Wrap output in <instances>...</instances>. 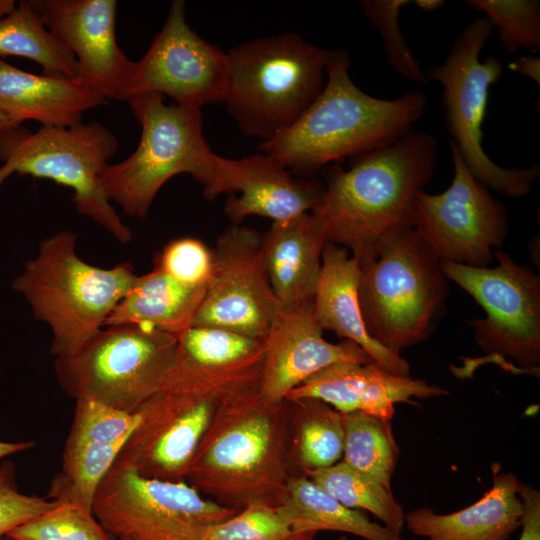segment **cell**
<instances>
[{"mask_svg": "<svg viewBox=\"0 0 540 540\" xmlns=\"http://www.w3.org/2000/svg\"><path fill=\"white\" fill-rule=\"evenodd\" d=\"M438 160L436 139L410 130L386 146L349 158L326 170L325 190L311 213L329 243L345 248L364 264L377 255L389 232L414 227V203L433 178Z\"/></svg>", "mask_w": 540, "mask_h": 540, "instance_id": "obj_1", "label": "cell"}, {"mask_svg": "<svg viewBox=\"0 0 540 540\" xmlns=\"http://www.w3.org/2000/svg\"><path fill=\"white\" fill-rule=\"evenodd\" d=\"M292 439L288 401L266 400L259 386L246 390L217 408L185 481L237 511L254 504L277 508L294 476Z\"/></svg>", "mask_w": 540, "mask_h": 540, "instance_id": "obj_2", "label": "cell"}, {"mask_svg": "<svg viewBox=\"0 0 540 540\" xmlns=\"http://www.w3.org/2000/svg\"><path fill=\"white\" fill-rule=\"evenodd\" d=\"M349 54L330 50L324 88L288 129L259 145L294 175L307 178L328 164L393 143L424 114L421 90L380 99L361 90L349 74Z\"/></svg>", "mask_w": 540, "mask_h": 540, "instance_id": "obj_3", "label": "cell"}, {"mask_svg": "<svg viewBox=\"0 0 540 540\" xmlns=\"http://www.w3.org/2000/svg\"><path fill=\"white\" fill-rule=\"evenodd\" d=\"M77 238L68 230L44 238L11 285L34 317L49 326L55 357L76 353L103 328L138 276L130 262L111 268L87 263L77 254Z\"/></svg>", "mask_w": 540, "mask_h": 540, "instance_id": "obj_4", "label": "cell"}, {"mask_svg": "<svg viewBox=\"0 0 540 540\" xmlns=\"http://www.w3.org/2000/svg\"><path fill=\"white\" fill-rule=\"evenodd\" d=\"M329 54L294 32L231 48L224 103L240 130L266 141L292 126L322 92Z\"/></svg>", "mask_w": 540, "mask_h": 540, "instance_id": "obj_5", "label": "cell"}, {"mask_svg": "<svg viewBox=\"0 0 540 540\" xmlns=\"http://www.w3.org/2000/svg\"><path fill=\"white\" fill-rule=\"evenodd\" d=\"M359 268L358 299L368 334L397 353L425 341L449 286L440 260L415 228L389 232L376 257Z\"/></svg>", "mask_w": 540, "mask_h": 540, "instance_id": "obj_6", "label": "cell"}, {"mask_svg": "<svg viewBox=\"0 0 540 540\" xmlns=\"http://www.w3.org/2000/svg\"><path fill=\"white\" fill-rule=\"evenodd\" d=\"M141 125L135 151L100 175L110 200L130 217L143 219L162 186L178 174H189L203 191L212 183L220 157L203 135L201 110L167 105L164 95L146 93L127 99Z\"/></svg>", "mask_w": 540, "mask_h": 540, "instance_id": "obj_7", "label": "cell"}, {"mask_svg": "<svg viewBox=\"0 0 540 540\" xmlns=\"http://www.w3.org/2000/svg\"><path fill=\"white\" fill-rule=\"evenodd\" d=\"M118 149L116 136L97 121L69 127H41L31 132L22 125L0 139V188L13 173L45 178L73 190L78 213L108 231L120 243L132 239L107 198L100 175Z\"/></svg>", "mask_w": 540, "mask_h": 540, "instance_id": "obj_8", "label": "cell"}, {"mask_svg": "<svg viewBox=\"0 0 540 540\" xmlns=\"http://www.w3.org/2000/svg\"><path fill=\"white\" fill-rule=\"evenodd\" d=\"M486 17H479L454 39L443 63L428 67L427 80L443 86L442 104L445 124L452 140L475 179L486 188L511 198L531 192L540 175V166L504 168L493 162L482 146V123L486 113L489 89L502 75L500 59L480 53L492 33Z\"/></svg>", "mask_w": 540, "mask_h": 540, "instance_id": "obj_9", "label": "cell"}, {"mask_svg": "<svg viewBox=\"0 0 540 540\" xmlns=\"http://www.w3.org/2000/svg\"><path fill=\"white\" fill-rule=\"evenodd\" d=\"M177 336L139 324L106 326L74 354L56 357L54 370L63 391L136 412L160 390Z\"/></svg>", "mask_w": 540, "mask_h": 540, "instance_id": "obj_10", "label": "cell"}, {"mask_svg": "<svg viewBox=\"0 0 540 540\" xmlns=\"http://www.w3.org/2000/svg\"><path fill=\"white\" fill-rule=\"evenodd\" d=\"M238 511L204 498L186 481L146 478L113 464L92 513L116 540H208Z\"/></svg>", "mask_w": 540, "mask_h": 540, "instance_id": "obj_11", "label": "cell"}, {"mask_svg": "<svg viewBox=\"0 0 540 540\" xmlns=\"http://www.w3.org/2000/svg\"><path fill=\"white\" fill-rule=\"evenodd\" d=\"M498 265L473 267L440 260L448 280L458 284L484 309L485 318L469 321L476 344L489 355L509 358L523 370L540 362V279L510 255L494 251Z\"/></svg>", "mask_w": 540, "mask_h": 540, "instance_id": "obj_12", "label": "cell"}, {"mask_svg": "<svg viewBox=\"0 0 540 540\" xmlns=\"http://www.w3.org/2000/svg\"><path fill=\"white\" fill-rule=\"evenodd\" d=\"M449 145L453 180L439 194L417 193L414 228L439 260L487 267L507 237V211L471 174L456 144Z\"/></svg>", "mask_w": 540, "mask_h": 540, "instance_id": "obj_13", "label": "cell"}, {"mask_svg": "<svg viewBox=\"0 0 540 540\" xmlns=\"http://www.w3.org/2000/svg\"><path fill=\"white\" fill-rule=\"evenodd\" d=\"M261 237L241 224H231L219 235L212 276L192 326L266 339L281 307L269 280Z\"/></svg>", "mask_w": 540, "mask_h": 540, "instance_id": "obj_14", "label": "cell"}, {"mask_svg": "<svg viewBox=\"0 0 540 540\" xmlns=\"http://www.w3.org/2000/svg\"><path fill=\"white\" fill-rule=\"evenodd\" d=\"M228 80L227 55L195 33L185 18V2L174 0L161 31L137 61L122 101L159 93L176 104L200 109L224 102Z\"/></svg>", "mask_w": 540, "mask_h": 540, "instance_id": "obj_15", "label": "cell"}, {"mask_svg": "<svg viewBox=\"0 0 540 540\" xmlns=\"http://www.w3.org/2000/svg\"><path fill=\"white\" fill-rule=\"evenodd\" d=\"M242 392L158 391L137 410L140 420L114 464L131 468L146 478L185 481L217 408Z\"/></svg>", "mask_w": 540, "mask_h": 540, "instance_id": "obj_16", "label": "cell"}, {"mask_svg": "<svg viewBox=\"0 0 540 540\" xmlns=\"http://www.w3.org/2000/svg\"><path fill=\"white\" fill-rule=\"evenodd\" d=\"M46 27L73 53L78 79L108 101H122L132 72L116 40L115 0H30Z\"/></svg>", "mask_w": 540, "mask_h": 540, "instance_id": "obj_17", "label": "cell"}, {"mask_svg": "<svg viewBox=\"0 0 540 540\" xmlns=\"http://www.w3.org/2000/svg\"><path fill=\"white\" fill-rule=\"evenodd\" d=\"M265 349L266 339L191 326L177 337L173 361L159 391L212 393L258 387Z\"/></svg>", "mask_w": 540, "mask_h": 540, "instance_id": "obj_18", "label": "cell"}, {"mask_svg": "<svg viewBox=\"0 0 540 540\" xmlns=\"http://www.w3.org/2000/svg\"><path fill=\"white\" fill-rule=\"evenodd\" d=\"M324 190L323 182L298 177L261 153L241 159L220 157L213 181L203 196L213 200L229 194L224 211L232 224H241L253 215L278 222L311 212Z\"/></svg>", "mask_w": 540, "mask_h": 540, "instance_id": "obj_19", "label": "cell"}, {"mask_svg": "<svg viewBox=\"0 0 540 540\" xmlns=\"http://www.w3.org/2000/svg\"><path fill=\"white\" fill-rule=\"evenodd\" d=\"M323 331L315 318L313 302L281 309L266 337L259 384L262 397L283 401L290 391L335 363L373 362L354 342H328Z\"/></svg>", "mask_w": 540, "mask_h": 540, "instance_id": "obj_20", "label": "cell"}, {"mask_svg": "<svg viewBox=\"0 0 540 540\" xmlns=\"http://www.w3.org/2000/svg\"><path fill=\"white\" fill-rule=\"evenodd\" d=\"M447 394L437 385L389 373L374 362H339L312 375L285 400L315 398L341 413L362 412L392 421L397 403L417 405L415 399Z\"/></svg>", "mask_w": 540, "mask_h": 540, "instance_id": "obj_21", "label": "cell"}, {"mask_svg": "<svg viewBox=\"0 0 540 540\" xmlns=\"http://www.w3.org/2000/svg\"><path fill=\"white\" fill-rule=\"evenodd\" d=\"M359 274V264L350 253L328 242L322 253L313 299L315 318L323 330L354 342L389 373L410 376V365L400 353L384 347L368 334L358 299Z\"/></svg>", "mask_w": 540, "mask_h": 540, "instance_id": "obj_22", "label": "cell"}, {"mask_svg": "<svg viewBox=\"0 0 540 540\" xmlns=\"http://www.w3.org/2000/svg\"><path fill=\"white\" fill-rule=\"evenodd\" d=\"M520 483L513 472L494 464L492 486L479 500L447 514L428 507L411 510L404 527L425 540H508L522 523Z\"/></svg>", "mask_w": 540, "mask_h": 540, "instance_id": "obj_23", "label": "cell"}, {"mask_svg": "<svg viewBox=\"0 0 540 540\" xmlns=\"http://www.w3.org/2000/svg\"><path fill=\"white\" fill-rule=\"evenodd\" d=\"M327 243L311 212L273 222L262 235L265 266L281 309L313 302Z\"/></svg>", "mask_w": 540, "mask_h": 540, "instance_id": "obj_24", "label": "cell"}, {"mask_svg": "<svg viewBox=\"0 0 540 540\" xmlns=\"http://www.w3.org/2000/svg\"><path fill=\"white\" fill-rule=\"evenodd\" d=\"M107 103L78 78L37 75L0 59V111L18 125L34 120L43 127H69L83 121L85 112Z\"/></svg>", "mask_w": 540, "mask_h": 540, "instance_id": "obj_25", "label": "cell"}, {"mask_svg": "<svg viewBox=\"0 0 540 540\" xmlns=\"http://www.w3.org/2000/svg\"><path fill=\"white\" fill-rule=\"evenodd\" d=\"M206 288L183 284L154 268L137 279L105 326L145 325L179 336L193 325Z\"/></svg>", "mask_w": 540, "mask_h": 540, "instance_id": "obj_26", "label": "cell"}, {"mask_svg": "<svg viewBox=\"0 0 540 540\" xmlns=\"http://www.w3.org/2000/svg\"><path fill=\"white\" fill-rule=\"evenodd\" d=\"M277 511L295 532L337 531L365 540H405L363 512L343 505L305 474L290 479Z\"/></svg>", "mask_w": 540, "mask_h": 540, "instance_id": "obj_27", "label": "cell"}, {"mask_svg": "<svg viewBox=\"0 0 540 540\" xmlns=\"http://www.w3.org/2000/svg\"><path fill=\"white\" fill-rule=\"evenodd\" d=\"M292 416V449L302 474L341 461L344 444L343 414L315 398L287 400Z\"/></svg>", "mask_w": 540, "mask_h": 540, "instance_id": "obj_28", "label": "cell"}, {"mask_svg": "<svg viewBox=\"0 0 540 540\" xmlns=\"http://www.w3.org/2000/svg\"><path fill=\"white\" fill-rule=\"evenodd\" d=\"M21 56L37 62L42 74L78 77V63L70 49L42 21L30 0L0 20V56Z\"/></svg>", "mask_w": 540, "mask_h": 540, "instance_id": "obj_29", "label": "cell"}, {"mask_svg": "<svg viewBox=\"0 0 540 540\" xmlns=\"http://www.w3.org/2000/svg\"><path fill=\"white\" fill-rule=\"evenodd\" d=\"M343 414L344 444L341 461L391 488L400 448L390 420L362 412Z\"/></svg>", "mask_w": 540, "mask_h": 540, "instance_id": "obj_30", "label": "cell"}, {"mask_svg": "<svg viewBox=\"0 0 540 540\" xmlns=\"http://www.w3.org/2000/svg\"><path fill=\"white\" fill-rule=\"evenodd\" d=\"M123 445L67 438L61 472L53 478L47 497L92 512L97 490Z\"/></svg>", "mask_w": 540, "mask_h": 540, "instance_id": "obj_31", "label": "cell"}, {"mask_svg": "<svg viewBox=\"0 0 540 540\" xmlns=\"http://www.w3.org/2000/svg\"><path fill=\"white\" fill-rule=\"evenodd\" d=\"M305 475L343 505L370 512L386 528L401 535L405 512L392 489L342 461L330 467L308 471Z\"/></svg>", "mask_w": 540, "mask_h": 540, "instance_id": "obj_32", "label": "cell"}, {"mask_svg": "<svg viewBox=\"0 0 540 540\" xmlns=\"http://www.w3.org/2000/svg\"><path fill=\"white\" fill-rule=\"evenodd\" d=\"M472 9L485 13L496 27L503 49L514 54L519 48L531 53L540 49V2L536 0H469Z\"/></svg>", "mask_w": 540, "mask_h": 540, "instance_id": "obj_33", "label": "cell"}, {"mask_svg": "<svg viewBox=\"0 0 540 540\" xmlns=\"http://www.w3.org/2000/svg\"><path fill=\"white\" fill-rule=\"evenodd\" d=\"M7 536L14 540H116L91 511L65 502L15 528Z\"/></svg>", "mask_w": 540, "mask_h": 540, "instance_id": "obj_34", "label": "cell"}, {"mask_svg": "<svg viewBox=\"0 0 540 540\" xmlns=\"http://www.w3.org/2000/svg\"><path fill=\"white\" fill-rule=\"evenodd\" d=\"M408 0H362L360 5L369 22L378 30L391 67L405 78L426 84L420 62L413 55L400 29L401 9Z\"/></svg>", "mask_w": 540, "mask_h": 540, "instance_id": "obj_35", "label": "cell"}, {"mask_svg": "<svg viewBox=\"0 0 540 540\" xmlns=\"http://www.w3.org/2000/svg\"><path fill=\"white\" fill-rule=\"evenodd\" d=\"M72 425L67 438L98 444L125 443L140 420V414L104 403L75 400Z\"/></svg>", "mask_w": 540, "mask_h": 540, "instance_id": "obj_36", "label": "cell"}, {"mask_svg": "<svg viewBox=\"0 0 540 540\" xmlns=\"http://www.w3.org/2000/svg\"><path fill=\"white\" fill-rule=\"evenodd\" d=\"M316 532H295L277 508L254 504L218 524L208 540H315Z\"/></svg>", "mask_w": 540, "mask_h": 540, "instance_id": "obj_37", "label": "cell"}, {"mask_svg": "<svg viewBox=\"0 0 540 540\" xmlns=\"http://www.w3.org/2000/svg\"><path fill=\"white\" fill-rule=\"evenodd\" d=\"M213 265V250L194 237L169 241L154 258V268L183 284L200 288H207Z\"/></svg>", "mask_w": 540, "mask_h": 540, "instance_id": "obj_38", "label": "cell"}, {"mask_svg": "<svg viewBox=\"0 0 540 540\" xmlns=\"http://www.w3.org/2000/svg\"><path fill=\"white\" fill-rule=\"evenodd\" d=\"M59 504V501L48 497L20 492L14 462L0 463V539Z\"/></svg>", "mask_w": 540, "mask_h": 540, "instance_id": "obj_39", "label": "cell"}, {"mask_svg": "<svg viewBox=\"0 0 540 540\" xmlns=\"http://www.w3.org/2000/svg\"><path fill=\"white\" fill-rule=\"evenodd\" d=\"M519 496L523 503L521 533L517 540H540V491L521 481Z\"/></svg>", "mask_w": 540, "mask_h": 540, "instance_id": "obj_40", "label": "cell"}, {"mask_svg": "<svg viewBox=\"0 0 540 540\" xmlns=\"http://www.w3.org/2000/svg\"><path fill=\"white\" fill-rule=\"evenodd\" d=\"M508 69L532 79L540 85V58L536 56H521L508 64Z\"/></svg>", "mask_w": 540, "mask_h": 540, "instance_id": "obj_41", "label": "cell"}, {"mask_svg": "<svg viewBox=\"0 0 540 540\" xmlns=\"http://www.w3.org/2000/svg\"><path fill=\"white\" fill-rule=\"evenodd\" d=\"M35 446L33 441L6 442L0 440V461L5 457L27 451Z\"/></svg>", "mask_w": 540, "mask_h": 540, "instance_id": "obj_42", "label": "cell"}, {"mask_svg": "<svg viewBox=\"0 0 540 540\" xmlns=\"http://www.w3.org/2000/svg\"><path fill=\"white\" fill-rule=\"evenodd\" d=\"M413 4L418 9L424 11V12H433L435 10L440 9L444 4L445 1L443 0H415L413 1Z\"/></svg>", "mask_w": 540, "mask_h": 540, "instance_id": "obj_43", "label": "cell"}, {"mask_svg": "<svg viewBox=\"0 0 540 540\" xmlns=\"http://www.w3.org/2000/svg\"><path fill=\"white\" fill-rule=\"evenodd\" d=\"M19 126L21 125L12 122L0 111V139Z\"/></svg>", "mask_w": 540, "mask_h": 540, "instance_id": "obj_44", "label": "cell"}, {"mask_svg": "<svg viewBox=\"0 0 540 540\" xmlns=\"http://www.w3.org/2000/svg\"><path fill=\"white\" fill-rule=\"evenodd\" d=\"M16 7L14 0H0V20L11 14Z\"/></svg>", "mask_w": 540, "mask_h": 540, "instance_id": "obj_45", "label": "cell"}, {"mask_svg": "<svg viewBox=\"0 0 540 540\" xmlns=\"http://www.w3.org/2000/svg\"><path fill=\"white\" fill-rule=\"evenodd\" d=\"M336 540H350V538L346 535H342L340 537H338Z\"/></svg>", "mask_w": 540, "mask_h": 540, "instance_id": "obj_46", "label": "cell"}, {"mask_svg": "<svg viewBox=\"0 0 540 540\" xmlns=\"http://www.w3.org/2000/svg\"><path fill=\"white\" fill-rule=\"evenodd\" d=\"M0 540H14V539H12V538L9 537V536H4V537H2Z\"/></svg>", "mask_w": 540, "mask_h": 540, "instance_id": "obj_47", "label": "cell"}]
</instances>
